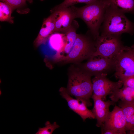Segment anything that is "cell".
Listing matches in <instances>:
<instances>
[{"instance_id":"obj_1","label":"cell","mask_w":134,"mask_h":134,"mask_svg":"<svg viewBox=\"0 0 134 134\" xmlns=\"http://www.w3.org/2000/svg\"><path fill=\"white\" fill-rule=\"evenodd\" d=\"M86 4L81 7H76L77 18H81L85 22L96 40L99 36V29L110 3L108 0H95Z\"/></svg>"},{"instance_id":"obj_2","label":"cell","mask_w":134,"mask_h":134,"mask_svg":"<svg viewBox=\"0 0 134 134\" xmlns=\"http://www.w3.org/2000/svg\"><path fill=\"white\" fill-rule=\"evenodd\" d=\"M91 77L83 70L73 69L69 74L66 88L70 95L84 103L87 107L92 105L90 100L93 94Z\"/></svg>"},{"instance_id":"obj_3","label":"cell","mask_w":134,"mask_h":134,"mask_svg":"<svg viewBox=\"0 0 134 134\" xmlns=\"http://www.w3.org/2000/svg\"><path fill=\"white\" fill-rule=\"evenodd\" d=\"M101 26V34L121 36L124 33L132 35L134 23L129 20L124 13L110 5L107 9Z\"/></svg>"},{"instance_id":"obj_4","label":"cell","mask_w":134,"mask_h":134,"mask_svg":"<svg viewBox=\"0 0 134 134\" xmlns=\"http://www.w3.org/2000/svg\"><path fill=\"white\" fill-rule=\"evenodd\" d=\"M95 50V42L93 41L86 35L77 34L71 50L60 62L65 63L78 62L88 59L92 55Z\"/></svg>"},{"instance_id":"obj_5","label":"cell","mask_w":134,"mask_h":134,"mask_svg":"<svg viewBox=\"0 0 134 134\" xmlns=\"http://www.w3.org/2000/svg\"><path fill=\"white\" fill-rule=\"evenodd\" d=\"M113 59L117 79L123 82L134 76V52L130 47L124 46Z\"/></svg>"},{"instance_id":"obj_6","label":"cell","mask_w":134,"mask_h":134,"mask_svg":"<svg viewBox=\"0 0 134 134\" xmlns=\"http://www.w3.org/2000/svg\"><path fill=\"white\" fill-rule=\"evenodd\" d=\"M121 36L101 34L95 40L96 50L92 55L113 59L124 46Z\"/></svg>"},{"instance_id":"obj_7","label":"cell","mask_w":134,"mask_h":134,"mask_svg":"<svg viewBox=\"0 0 134 134\" xmlns=\"http://www.w3.org/2000/svg\"><path fill=\"white\" fill-rule=\"evenodd\" d=\"M115 67L113 58L92 55L83 65L82 70L91 76L101 75H107L112 70H115Z\"/></svg>"},{"instance_id":"obj_8","label":"cell","mask_w":134,"mask_h":134,"mask_svg":"<svg viewBox=\"0 0 134 134\" xmlns=\"http://www.w3.org/2000/svg\"><path fill=\"white\" fill-rule=\"evenodd\" d=\"M107 75H101L94 76L92 79L93 95L105 100L106 97L123 86L122 81H111Z\"/></svg>"},{"instance_id":"obj_9","label":"cell","mask_w":134,"mask_h":134,"mask_svg":"<svg viewBox=\"0 0 134 134\" xmlns=\"http://www.w3.org/2000/svg\"><path fill=\"white\" fill-rule=\"evenodd\" d=\"M126 122L122 108L115 106L112 110L110 111L101 129L111 130L115 134H126Z\"/></svg>"},{"instance_id":"obj_10","label":"cell","mask_w":134,"mask_h":134,"mask_svg":"<svg viewBox=\"0 0 134 134\" xmlns=\"http://www.w3.org/2000/svg\"><path fill=\"white\" fill-rule=\"evenodd\" d=\"M55 19V32H63L71 26L77 18L76 7L72 6L62 9L52 10Z\"/></svg>"},{"instance_id":"obj_11","label":"cell","mask_w":134,"mask_h":134,"mask_svg":"<svg viewBox=\"0 0 134 134\" xmlns=\"http://www.w3.org/2000/svg\"><path fill=\"white\" fill-rule=\"evenodd\" d=\"M60 94L67 102L69 108L79 115L83 121L87 118L95 119L92 110H89L84 102L72 98L66 88L61 87L59 90Z\"/></svg>"},{"instance_id":"obj_12","label":"cell","mask_w":134,"mask_h":134,"mask_svg":"<svg viewBox=\"0 0 134 134\" xmlns=\"http://www.w3.org/2000/svg\"><path fill=\"white\" fill-rule=\"evenodd\" d=\"M92 98L94 102L92 110L97 120L96 126L101 127L105 122L109 112L110 106L116 103L109 99L107 101L92 95Z\"/></svg>"},{"instance_id":"obj_13","label":"cell","mask_w":134,"mask_h":134,"mask_svg":"<svg viewBox=\"0 0 134 134\" xmlns=\"http://www.w3.org/2000/svg\"><path fill=\"white\" fill-rule=\"evenodd\" d=\"M55 32L54 17L52 13L43 21L39 34L34 42L35 47L37 48L45 44L50 36Z\"/></svg>"},{"instance_id":"obj_14","label":"cell","mask_w":134,"mask_h":134,"mask_svg":"<svg viewBox=\"0 0 134 134\" xmlns=\"http://www.w3.org/2000/svg\"><path fill=\"white\" fill-rule=\"evenodd\" d=\"M48 41L51 48L56 52L53 57V60L54 62H57L61 54L66 45V36L62 32H56L52 34Z\"/></svg>"},{"instance_id":"obj_15","label":"cell","mask_w":134,"mask_h":134,"mask_svg":"<svg viewBox=\"0 0 134 134\" xmlns=\"http://www.w3.org/2000/svg\"><path fill=\"white\" fill-rule=\"evenodd\" d=\"M79 25L77 22L74 20L70 26L66 31L62 32L66 36L67 42L57 62H59L61 59L68 55L71 50L77 37V34L76 31Z\"/></svg>"},{"instance_id":"obj_16","label":"cell","mask_w":134,"mask_h":134,"mask_svg":"<svg viewBox=\"0 0 134 134\" xmlns=\"http://www.w3.org/2000/svg\"><path fill=\"white\" fill-rule=\"evenodd\" d=\"M118 105L122 109L126 119L127 134H134V101H120Z\"/></svg>"},{"instance_id":"obj_17","label":"cell","mask_w":134,"mask_h":134,"mask_svg":"<svg viewBox=\"0 0 134 134\" xmlns=\"http://www.w3.org/2000/svg\"><path fill=\"white\" fill-rule=\"evenodd\" d=\"M109 98L116 103L119 101L130 102L134 101V88L123 86L114 91Z\"/></svg>"},{"instance_id":"obj_18","label":"cell","mask_w":134,"mask_h":134,"mask_svg":"<svg viewBox=\"0 0 134 134\" xmlns=\"http://www.w3.org/2000/svg\"><path fill=\"white\" fill-rule=\"evenodd\" d=\"M110 6L124 13L134 14V0H108Z\"/></svg>"},{"instance_id":"obj_19","label":"cell","mask_w":134,"mask_h":134,"mask_svg":"<svg viewBox=\"0 0 134 134\" xmlns=\"http://www.w3.org/2000/svg\"><path fill=\"white\" fill-rule=\"evenodd\" d=\"M13 8L7 4L1 2H0V20L7 21L10 23H13L11 15Z\"/></svg>"},{"instance_id":"obj_20","label":"cell","mask_w":134,"mask_h":134,"mask_svg":"<svg viewBox=\"0 0 134 134\" xmlns=\"http://www.w3.org/2000/svg\"><path fill=\"white\" fill-rule=\"evenodd\" d=\"M95 0H64V1L62 2L55 6L52 10L67 8L78 3H84L87 4Z\"/></svg>"},{"instance_id":"obj_21","label":"cell","mask_w":134,"mask_h":134,"mask_svg":"<svg viewBox=\"0 0 134 134\" xmlns=\"http://www.w3.org/2000/svg\"><path fill=\"white\" fill-rule=\"evenodd\" d=\"M45 127L39 128L35 134H51L54 130L59 127L56 122L51 124L49 121H47L45 123Z\"/></svg>"},{"instance_id":"obj_22","label":"cell","mask_w":134,"mask_h":134,"mask_svg":"<svg viewBox=\"0 0 134 134\" xmlns=\"http://www.w3.org/2000/svg\"><path fill=\"white\" fill-rule=\"evenodd\" d=\"M10 6L13 9L21 7L25 4L26 1L23 0H0Z\"/></svg>"},{"instance_id":"obj_23","label":"cell","mask_w":134,"mask_h":134,"mask_svg":"<svg viewBox=\"0 0 134 134\" xmlns=\"http://www.w3.org/2000/svg\"><path fill=\"white\" fill-rule=\"evenodd\" d=\"M122 82L123 86L134 88V76L128 78Z\"/></svg>"},{"instance_id":"obj_24","label":"cell","mask_w":134,"mask_h":134,"mask_svg":"<svg viewBox=\"0 0 134 134\" xmlns=\"http://www.w3.org/2000/svg\"><path fill=\"white\" fill-rule=\"evenodd\" d=\"M24 1H28L30 2H31L32 1V0H23ZM40 0L42 1L43 0Z\"/></svg>"},{"instance_id":"obj_25","label":"cell","mask_w":134,"mask_h":134,"mask_svg":"<svg viewBox=\"0 0 134 134\" xmlns=\"http://www.w3.org/2000/svg\"><path fill=\"white\" fill-rule=\"evenodd\" d=\"M130 47L132 50L134 52V47H132L131 46Z\"/></svg>"},{"instance_id":"obj_26","label":"cell","mask_w":134,"mask_h":134,"mask_svg":"<svg viewBox=\"0 0 134 134\" xmlns=\"http://www.w3.org/2000/svg\"><path fill=\"white\" fill-rule=\"evenodd\" d=\"M132 46V47H134V45H133Z\"/></svg>"}]
</instances>
